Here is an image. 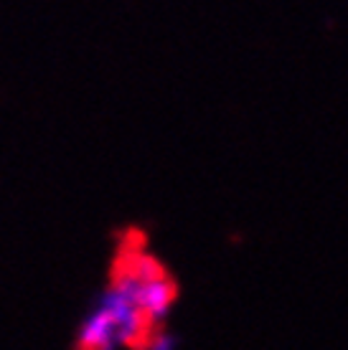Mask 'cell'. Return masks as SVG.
Returning <instances> with one entry per match:
<instances>
[{"instance_id": "cell-1", "label": "cell", "mask_w": 348, "mask_h": 350, "mask_svg": "<svg viewBox=\"0 0 348 350\" xmlns=\"http://www.w3.org/2000/svg\"><path fill=\"white\" fill-rule=\"evenodd\" d=\"M138 307L145 315L150 327H163L168 315L173 312L175 299H178V287L171 280V274L158 277V280H142L138 274Z\"/></svg>"}, {"instance_id": "cell-2", "label": "cell", "mask_w": 348, "mask_h": 350, "mask_svg": "<svg viewBox=\"0 0 348 350\" xmlns=\"http://www.w3.org/2000/svg\"><path fill=\"white\" fill-rule=\"evenodd\" d=\"M125 348L120 330L114 325L112 315L105 307L95 302V307L82 320L77 333V350H120Z\"/></svg>"}, {"instance_id": "cell-3", "label": "cell", "mask_w": 348, "mask_h": 350, "mask_svg": "<svg viewBox=\"0 0 348 350\" xmlns=\"http://www.w3.org/2000/svg\"><path fill=\"white\" fill-rule=\"evenodd\" d=\"M178 342H175V335L168 333L166 327H156L153 333L148 335V340L142 342L140 350H175Z\"/></svg>"}]
</instances>
